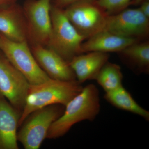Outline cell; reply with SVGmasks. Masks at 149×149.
Here are the masks:
<instances>
[{
  "mask_svg": "<svg viewBox=\"0 0 149 149\" xmlns=\"http://www.w3.org/2000/svg\"><path fill=\"white\" fill-rule=\"evenodd\" d=\"M83 88L77 80L63 81L51 78L43 83L30 84L19 125H22L29 115L37 110L55 104L65 107Z\"/></svg>",
  "mask_w": 149,
  "mask_h": 149,
  "instance_id": "6da1fadb",
  "label": "cell"
},
{
  "mask_svg": "<svg viewBox=\"0 0 149 149\" xmlns=\"http://www.w3.org/2000/svg\"><path fill=\"white\" fill-rule=\"evenodd\" d=\"M100 110L98 89L94 84L87 85L65 107L63 114L51 125L46 139H58L65 135L78 123L93 121Z\"/></svg>",
  "mask_w": 149,
  "mask_h": 149,
  "instance_id": "7a4b0ae2",
  "label": "cell"
},
{
  "mask_svg": "<svg viewBox=\"0 0 149 149\" xmlns=\"http://www.w3.org/2000/svg\"><path fill=\"white\" fill-rule=\"evenodd\" d=\"M51 16L52 31L47 47L68 63L75 56L83 54L81 45L86 40L68 20L63 9L52 5Z\"/></svg>",
  "mask_w": 149,
  "mask_h": 149,
  "instance_id": "3957f363",
  "label": "cell"
},
{
  "mask_svg": "<svg viewBox=\"0 0 149 149\" xmlns=\"http://www.w3.org/2000/svg\"><path fill=\"white\" fill-rule=\"evenodd\" d=\"M64 109V106L55 104L33 112L22 123L24 124L17 133V141L24 149H39L47 138L51 125L63 114Z\"/></svg>",
  "mask_w": 149,
  "mask_h": 149,
  "instance_id": "277c9868",
  "label": "cell"
},
{
  "mask_svg": "<svg viewBox=\"0 0 149 149\" xmlns=\"http://www.w3.org/2000/svg\"><path fill=\"white\" fill-rule=\"evenodd\" d=\"M0 50L31 85L50 78L37 63L27 41L15 42L0 34Z\"/></svg>",
  "mask_w": 149,
  "mask_h": 149,
  "instance_id": "5b68a950",
  "label": "cell"
},
{
  "mask_svg": "<svg viewBox=\"0 0 149 149\" xmlns=\"http://www.w3.org/2000/svg\"><path fill=\"white\" fill-rule=\"evenodd\" d=\"M51 0H27L22 7L31 45L47 47L52 31Z\"/></svg>",
  "mask_w": 149,
  "mask_h": 149,
  "instance_id": "8992f818",
  "label": "cell"
},
{
  "mask_svg": "<svg viewBox=\"0 0 149 149\" xmlns=\"http://www.w3.org/2000/svg\"><path fill=\"white\" fill-rule=\"evenodd\" d=\"M65 14L85 40L105 30L106 13L95 2H80L63 9Z\"/></svg>",
  "mask_w": 149,
  "mask_h": 149,
  "instance_id": "52a82bcc",
  "label": "cell"
},
{
  "mask_svg": "<svg viewBox=\"0 0 149 149\" xmlns=\"http://www.w3.org/2000/svg\"><path fill=\"white\" fill-rule=\"evenodd\" d=\"M29 86L24 75L3 54H0V95L7 100L17 111L22 112Z\"/></svg>",
  "mask_w": 149,
  "mask_h": 149,
  "instance_id": "ba28073f",
  "label": "cell"
},
{
  "mask_svg": "<svg viewBox=\"0 0 149 149\" xmlns=\"http://www.w3.org/2000/svg\"><path fill=\"white\" fill-rule=\"evenodd\" d=\"M104 30L121 37L140 40L148 36L149 18L139 8H126L108 15Z\"/></svg>",
  "mask_w": 149,
  "mask_h": 149,
  "instance_id": "9c48e42d",
  "label": "cell"
},
{
  "mask_svg": "<svg viewBox=\"0 0 149 149\" xmlns=\"http://www.w3.org/2000/svg\"><path fill=\"white\" fill-rule=\"evenodd\" d=\"M31 51L40 68L51 78L74 81L76 76L69 63L53 50L41 45H31Z\"/></svg>",
  "mask_w": 149,
  "mask_h": 149,
  "instance_id": "30bf717a",
  "label": "cell"
},
{
  "mask_svg": "<svg viewBox=\"0 0 149 149\" xmlns=\"http://www.w3.org/2000/svg\"><path fill=\"white\" fill-rule=\"evenodd\" d=\"M0 34L15 42L27 41V24L22 7L15 3L0 8Z\"/></svg>",
  "mask_w": 149,
  "mask_h": 149,
  "instance_id": "8fae6325",
  "label": "cell"
},
{
  "mask_svg": "<svg viewBox=\"0 0 149 149\" xmlns=\"http://www.w3.org/2000/svg\"><path fill=\"white\" fill-rule=\"evenodd\" d=\"M20 115L0 95V149H18L17 128Z\"/></svg>",
  "mask_w": 149,
  "mask_h": 149,
  "instance_id": "7c38bea8",
  "label": "cell"
},
{
  "mask_svg": "<svg viewBox=\"0 0 149 149\" xmlns=\"http://www.w3.org/2000/svg\"><path fill=\"white\" fill-rule=\"evenodd\" d=\"M85 53L75 56L68 62L76 80L80 84L88 80H95L109 57L106 53L92 52Z\"/></svg>",
  "mask_w": 149,
  "mask_h": 149,
  "instance_id": "4fadbf2b",
  "label": "cell"
},
{
  "mask_svg": "<svg viewBox=\"0 0 149 149\" xmlns=\"http://www.w3.org/2000/svg\"><path fill=\"white\" fill-rule=\"evenodd\" d=\"M81 45L83 53L89 52H117L133 43L140 41L125 38L103 30L87 39Z\"/></svg>",
  "mask_w": 149,
  "mask_h": 149,
  "instance_id": "5bb4252c",
  "label": "cell"
},
{
  "mask_svg": "<svg viewBox=\"0 0 149 149\" xmlns=\"http://www.w3.org/2000/svg\"><path fill=\"white\" fill-rule=\"evenodd\" d=\"M124 63L137 74L149 72V42L137 41L118 53Z\"/></svg>",
  "mask_w": 149,
  "mask_h": 149,
  "instance_id": "9a60e30c",
  "label": "cell"
},
{
  "mask_svg": "<svg viewBox=\"0 0 149 149\" xmlns=\"http://www.w3.org/2000/svg\"><path fill=\"white\" fill-rule=\"evenodd\" d=\"M104 98L115 107L139 115L149 121V112L140 106L123 85L114 91L106 93Z\"/></svg>",
  "mask_w": 149,
  "mask_h": 149,
  "instance_id": "2e32d148",
  "label": "cell"
},
{
  "mask_svg": "<svg viewBox=\"0 0 149 149\" xmlns=\"http://www.w3.org/2000/svg\"><path fill=\"white\" fill-rule=\"evenodd\" d=\"M123 75L118 65L108 61L102 67L95 80L106 93L122 86Z\"/></svg>",
  "mask_w": 149,
  "mask_h": 149,
  "instance_id": "e0dca14e",
  "label": "cell"
},
{
  "mask_svg": "<svg viewBox=\"0 0 149 149\" xmlns=\"http://www.w3.org/2000/svg\"><path fill=\"white\" fill-rule=\"evenodd\" d=\"M132 0H97L96 3L108 15L115 14L126 8Z\"/></svg>",
  "mask_w": 149,
  "mask_h": 149,
  "instance_id": "ac0fdd59",
  "label": "cell"
},
{
  "mask_svg": "<svg viewBox=\"0 0 149 149\" xmlns=\"http://www.w3.org/2000/svg\"><path fill=\"white\" fill-rule=\"evenodd\" d=\"M97 0H54L52 5L58 8L64 9L72 4L80 2H95Z\"/></svg>",
  "mask_w": 149,
  "mask_h": 149,
  "instance_id": "d6986e66",
  "label": "cell"
},
{
  "mask_svg": "<svg viewBox=\"0 0 149 149\" xmlns=\"http://www.w3.org/2000/svg\"><path fill=\"white\" fill-rule=\"evenodd\" d=\"M140 5L139 9L145 16L149 18V1L144 2Z\"/></svg>",
  "mask_w": 149,
  "mask_h": 149,
  "instance_id": "ffe728a7",
  "label": "cell"
},
{
  "mask_svg": "<svg viewBox=\"0 0 149 149\" xmlns=\"http://www.w3.org/2000/svg\"><path fill=\"white\" fill-rule=\"evenodd\" d=\"M17 0H0V8L8 6L16 3Z\"/></svg>",
  "mask_w": 149,
  "mask_h": 149,
  "instance_id": "44dd1931",
  "label": "cell"
},
{
  "mask_svg": "<svg viewBox=\"0 0 149 149\" xmlns=\"http://www.w3.org/2000/svg\"><path fill=\"white\" fill-rule=\"evenodd\" d=\"M146 1H149V0H132L130 3V5H138Z\"/></svg>",
  "mask_w": 149,
  "mask_h": 149,
  "instance_id": "7402d4cb",
  "label": "cell"
}]
</instances>
